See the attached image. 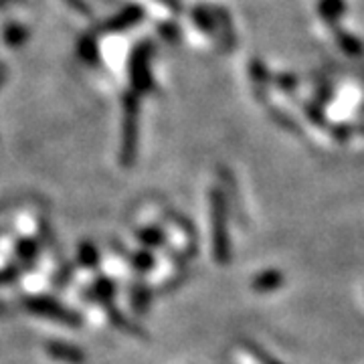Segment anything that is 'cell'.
<instances>
[{
	"label": "cell",
	"instance_id": "1",
	"mask_svg": "<svg viewBox=\"0 0 364 364\" xmlns=\"http://www.w3.org/2000/svg\"><path fill=\"white\" fill-rule=\"evenodd\" d=\"M138 112L140 97L136 91H128L124 97V134H122V164L132 166L138 150Z\"/></svg>",
	"mask_w": 364,
	"mask_h": 364
},
{
	"label": "cell",
	"instance_id": "2",
	"mask_svg": "<svg viewBox=\"0 0 364 364\" xmlns=\"http://www.w3.org/2000/svg\"><path fill=\"white\" fill-rule=\"evenodd\" d=\"M213 239H215V257L219 263H229V231H227V203L221 191H213Z\"/></svg>",
	"mask_w": 364,
	"mask_h": 364
},
{
	"label": "cell",
	"instance_id": "3",
	"mask_svg": "<svg viewBox=\"0 0 364 364\" xmlns=\"http://www.w3.org/2000/svg\"><path fill=\"white\" fill-rule=\"evenodd\" d=\"M154 53V45L150 41L140 43L130 57V75L132 85L136 93H148L154 87L152 83V73H150V59Z\"/></svg>",
	"mask_w": 364,
	"mask_h": 364
},
{
	"label": "cell",
	"instance_id": "4",
	"mask_svg": "<svg viewBox=\"0 0 364 364\" xmlns=\"http://www.w3.org/2000/svg\"><path fill=\"white\" fill-rule=\"evenodd\" d=\"M25 304L31 312L41 314V316L51 318V320H57V322H65V324L69 326H79L77 316H75V314H71L69 310H65L61 304H57V301H53V299L33 298V299H26Z\"/></svg>",
	"mask_w": 364,
	"mask_h": 364
},
{
	"label": "cell",
	"instance_id": "5",
	"mask_svg": "<svg viewBox=\"0 0 364 364\" xmlns=\"http://www.w3.org/2000/svg\"><path fill=\"white\" fill-rule=\"evenodd\" d=\"M142 9L136 6V4H132L128 9H124L117 16H114V18H109L107 23H104V25H102V31H105V33H117V31L130 28V26L138 25V23L142 21Z\"/></svg>",
	"mask_w": 364,
	"mask_h": 364
},
{
	"label": "cell",
	"instance_id": "6",
	"mask_svg": "<svg viewBox=\"0 0 364 364\" xmlns=\"http://www.w3.org/2000/svg\"><path fill=\"white\" fill-rule=\"evenodd\" d=\"M47 352L51 354L53 358L57 360H65L71 364H81L83 363V352H79L73 346H67V344H59V342H49L47 344Z\"/></svg>",
	"mask_w": 364,
	"mask_h": 364
},
{
	"label": "cell",
	"instance_id": "7",
	"mask_svg": "<svg viewBox=\"0 0 364 364\" xmlns=\"http://www.w3.org/2000/svg\"><path fill=\"white\" fill-rule=\"evenodd\" d=\"M191 14H193V21L198 25V28H203L208 37H217V23L208 11V6H195Z\"/></svg>",
	"mask_w": 364,
	"mask_h": 364
},
{
	"label": "cell",
	"instance_id": "8",
	"mask_svg": "<svg viewBox=\"0 0 364 364\" xmlns=\"http://www.w3.org/2000/svg\"><path fill=\"white\" fill-rule=\"evenodd\" d=\"M282 284H284V275H282V273L265 272L255 277L253 289H257V291H272V289H277Z\"/></svg>",
	"mask_w": 364,
	"mask_h": 364
},
{
	"label": "cell",
	"instance_id": "9",
	"mask_svg": "<svg viewBox=\"0 0 364 364\" xmlns=\"http://www.w3.org/2000/svg\"><path fill=\"white\" fill-rule=\"evenodd\" d=\"M26 39H28V28L26 26L13 23V25L4 28V43L9 47H21Z\"/></svg>",
	"mask_w": 364,
	"mask_h": 364
},
{
	"label": "cell",
	"instance_id": "10",
	"mask_svg": "<svg viewBox=\"0 0 364 364\" xmlns=\"http://www.w3.org/2000/svg\"><path fill=\"white\" fill-rule=\"evenodd\" d=\"M79 55H81V59H85L91 65L100 59L97 57V43H95L93 35H87V37L79 41Z\"/></svg>",
	"mask_w": 364,
	"mask_h": 364
},
{
	"label": "cell",
	"instance_id": "11",
	"mask_svg": "<svg viewBox=\"0 0 364 364\" xmlns=\"http://www.w3.org/2000/svg\"><path fill=\"white\" fill-rule=\"evenodd\" d=\"M342 11H344V2L342 0H322V4H320L322 18H326L328 23L336 21L342 14Z\"/></svg>",
	"mask_w": 364,
	"mask_h": 364
},
{
	"label": "cell",
	"instance_id": "12",
	"mask_svg": "<svg viewBox=\"0 0 364 364\" xmlns=\"http://www.w3.org/2000/svg\"><path fill=\"white\" fill-rule=\"evenodd\" d=\"M79 261L83 265H95L97 263V249L90 245V243L81 245V249H79Z\"/></svg>",
	"mask_w": 364,
	"mask_h": 364
},
{
	"label": "cell",
	"instance_id": "13",
	"mask_svg": "<svg viewBox=\"0 0 364 364\" xmlns=\"http://www.w3.org/2000/svg\"><path fill=\"white\" fill-rule=\"evenodd\" d=\"M114 284L112 282H107V279H100L97 284H95V287H93V291H95V298L97 299H109L112 296H114Z\"/></svg>",
	"mask_w": 364,
	"mask_h": 364
},
{
	"label": "cell",
	"instance_id": "14",
	"mask_svg": "<svg viewBox=\"0 0 364 364\" xmlns=\"http://www.w3.org/2000/svg\"><path fill=\"white\" fill-rule=\"evenodd\" d=\"M18 255L25 261H31V257H35V255H37V245H35V241H23V245L18 247Z\"/></svg>",
	"mask_w": 364,
	"mask_h": 364
},
{
	"label": "cell",
	"instance_id": "15",
	"mask_svg": "<svg viewBox=\"0 0 364 364\" xmlns=\"http://www.w3.org/2000/svg\"><path fill=\"white\" fill-rule=\"evenodd\" d=\"M140 239L146 241V243H150V245H160V241H164V235L152 229V231H144V233H140Z\"/></svg>",
	"mask_w": 364,
	"mask_h": 364
},
{
	"label": "cell",
	"instance_id": "16",
	"mask_svg": "<svg viewBox=\"0 0 364 364\" xmlns=\"http://www.w3.org/2000/svg\"><path fill=\"white\" fill-rule=\"evenodd\" d=\"M134 265L136 267H140V269H148V267H152V255H148V253H136L134 255Z\"/></svg>",
	"mask_w": 364,
	"mask_h": 364
},
{
	"label": "cell",
	"instance_id": "17",
	"mask_svg": "<svg viewBox=\"0 0 364 364\" xmlns=\"http://www.w3.org/2000/svg\"><path fill=\"white\" fill-rule=\"evenodd\" d=\"M134 306H136L140 312L146 310L144 306H148V294L144 291L142 287H136V294H134Z\"/></svg>",
	"mask_w": 364,
	"mask_h": 364
},
{
	"label": "cell",
	"instance_id": "18",
	"mask_svg": "<svg viewBox=\"0 0 364 364\" xmlns=\"http://www.w3.org/2000/svg\"><path fill=\"white\" fill-rule=\"evenodd\" d=\"M160 35H162L166 41H170V43H174V41L178 39V31H176V26H172V25L160 26Z\"/></svg>",
	"mask_w": 364,
	"mask_h": 364
},
{
	"label": "cell",
	"instance_id": "19",
	"mask_svg": "<svg viewBox=\"0 0 364 364\" xmlns=\"http://www.w3.org/2000/svg\"><path fill=\"white\" fill-rule=\"evenodd\" d=\"M65 2L73 9V11H77V13L91 14V9L85 4V0H65Z\"/></svg>",
	"mask_w": 364,
	"mask_h": 364
},
{
	"label": "cell",
	"instance_id": "20",
	"mask_svg": "<svg viewBox=\"0 0 364 364\" xmlns=\"http://www.w3.org/2000/svg\"><path fill=\"white\" fill-rule=\"evenodd\" d=\"M253 352L257 354V358H261V363H263V364H282L279 360H275L273 356H269L267 352L261 350V348H255V346H253Z\"/></svg>",
	"mask_w": 364,
	"mask_h": 364
},
{
	"label": "cell",
	"instance_id": "21",
	"mask_svg": "<svg viewBox=\"0 0 364 364\" xmlns=\"http://www.w3.org/2000/svg\"><path fill=\"white\" fill-rule=\"evenodd\" d=\"M16 275H18V272H16V269H9V272H2V273H0V284L13 282Z\"/></svg>",
	"mask_w": 364,
	"mask_h": 364
},
{
	"label": "cell",
	"instance_id": "22",
	"mask_svg": "<svg viewBox=\"0 0 364 364\" xmlns=\"http://www.w3.org/2000/svg\"><path fill=\"white\" fill-rule=\"evenodd\" d=\"M6 75H9V71H6V65L4 63H0V85L6 81Z\"/></svg>",
	"mask_w": 364,
	"mask_h": 364
},
{
	"label": "cell",
	"instance_id": "23",
	"mask_svg": "<svg viewBox=\"0 0 364 364\" xmlns=\"http://www.w3.org/2000/svg\"><path fill=\"white\" fill-rule=\"evenodd\" d=\"M164 2H166V4H170L172 9H176V4H174V0H164Z\"/></svg>",
	"mask_w": 364,
	"mask_h": 364
}]
</instances>
